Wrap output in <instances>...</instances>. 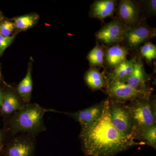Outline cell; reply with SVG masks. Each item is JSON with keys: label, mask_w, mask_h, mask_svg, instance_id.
<instances>
[{"label": "cell", "mask_w": 156, "mask_h": 156, "mask_svg": "<svg viewBox=\"0 0 156 156\" xmlns=\"http://www.w3.org/2000/svg\"><path fill=\"white\" fill-rule=\"evenodd\" d=\"M145 6V9L148 14L155 15L156 13V0H148L143 1Z\"/></svg>", "instance_id": "obj_24"}, {"label": "cell", "mask_w": 156, "mask_h": 156, "mask_svg": "<svg viewBox=\"0 0 156 156\" xmlns=\"http://www.w3.org/2000/svg\"><path fill=\"white\" fill-rule=\"evenodd\" d=\"M15 27L14 23L5 20L0 25V34L4 37H9Z\"/></svg>", "instance_id": "obj_22"}, {"label": "cell", "mask_w": 156, "mask_h": 156, "mask_svg": "<svg viewBox=\"0 0 156 156\" xmlns=\"http://www.w3.org/2000/svg\"><path fill=\"white\" fill-rule=\"evenodd\" d=\"M115 0H97L90 6L89 15L92 18L103 20L113 16L116 9Z\"/></svg>", "instance_id": "obj_12"}, {"label": "cell", "mask_w": 156, "mask_h": 156, "mask_svg": "<svg viewBox=\"0 0 156 156\" xmlns=\"http://www.w3.org/2000/svg\"><path fill=\"white\" fill-rule=\"evenodd\" d=\"M33 136L23 134L15 136L5 149V156H33L35 149Z\"/></svg>", "instance_id": "obj_8"}, {"label": "cell", "mask_w": 156, "mask_h": 156, "mask_svg": "<svg viewBox=\"0 0 156 156\" xmlns=\"http://www.w3.org/2000/svg\"><path fill=\"white\" fill-rule=\"evenodd\" d=\"M141 55L145 58L147 62L151 64L152 61L156 58V47L151 42H147L140 48Z\"/></svg>", "instance_id": "obj_21"}, {"label": "cell", "mask_w": 156, "mask_h": 156, "mask_svg": "<svg viewBox=\"0 0 156 156\" xmlns=\"http://www.w3.org/2000/svg\"><path fill=\"white\" fill-rule=\"evenodd\" d=\"M33 90V80L30 69L22 80L17 85V91L23 103H30Z\"/></svg>", "instance_id": "obj_17"}, {"label": "cell", "mask_w": 156, "mask_h": 156, "mask_svg": "<svg viewBox=\"0 0 156 156\" xmlns=\"http://www.w3.org/2000/svg\"><path fill=\"white\" fill-rule=\"evenodd\" d=\"M14 39V36L4 37L0 34V55L11 45Z\"/></svg>", "instance_id": "obj_23"}, {"label": "cell", "mask_w": 156, "mask_h": 156, "mask_svg": "<svg viewBox=\"0 0 156 156\" xmlns=\"http://www.w3.org/2000/svg\"><path fill=\"white\" fill-rule=\"evenodd\" d=\"M117 16L127 27L139 22L140 10L137 3L131 0L120 1L117 7Z\"/></svg>", "instance_id": "obj_10"}, {"label": "cell", "mask_w": 156, "mask_h": 156, "mask_svg": "<svg viewBox=\"0 0 156 156\" xmlns=\"http://www.w3.org/2000/svg\"><path fill=\"white\" fill-rule=\"evenodd\" d=\"M128 27L119 19H115L104 25L96 32L95 37L98 41L107 45H111L124 41Z\"/></svg>", "instance_id": "obj_7"}, {"label": "cell", "mask_w": 156, "mask_h": 156, "mask_svg": "<svg viewBox=\"0 0 156 156\" xmlns=\"http://www.w3.org/2000/svg\"><path fill=\"white\" fill-rule=\"evenodd\" d=\"M82 150L87 156H113L134 146L144 145L132 136H126L112 126L109 110V99L105 100L103 114L88 130L81 131Z\"/></svg>", "instance_id": "obj_1"}, {"label": "cell", "mask_w": 156, "mask_h": 156, "mask_svg": "<svg viewBox=\"0 0 156 156\" xmlns=\"http://www.w3.org/2000/svg\"><path fill=\"white\" fill-rule=\"evenodd\" d=\"M1 78H2V73H1V69H0V80H1Z\"/></svg>", "instance_id": "obj_27"}, {"label": "cell", "mask_w": 156, "mask_h": 156, "mask_svg": "<svg viewBox=\"0 0 156 156\" xmlns=\"http://www.w3.org/2000/svg\"><path fill=\"white\" fill-rule=\"evenodd\" d=\"M3 98H4V92L0 87V107L2 106V104Z\"/></svg>", "instance_id": "obj_26"}, {"label": "cell", "mask_w": 156, "mask_h": 156, "mask_svg": "<svg viewBox=\"0 0 156 156\" xmlns=\"http://www.w3.org/2000/svg\"><path fill=\"white\" fill-rule=\"evenodd\" d=\"M156 124L147 127L136 133V140L156 149Z\"/></svg>", "instance_id": "obj_18"}, {"label": "cell", "mask_w": 156, "mask_h": 156, "mask_svg": "<svg viewBox=\"0 0 156 156\" xmlns=\"http://www.w3.org/2000/svg\"><path fill=\"white\" fill-rule=\"evenodd\" d=\"M156 28L151 27L140 21L135 25L129 27L126 29L124 41L128 47L136 49L140 45L155 37Z\"/></svg>", "instance_id": "obj_6"}, {"label": "cell", "mask_w": 156, "mask_h": 156, "mask_svg": "<svg viewBox=\"0 0 156 156\" xmlns=\"http://www.w3.org/2000/svg\"><path fill=\"white\" fill-rule=\"evenodd\" d=\"M106 92L110 99L121 104L138 98H150L151 93L138 91L126 83L106 81Z\"/></svg>", "instance_id": "obj_5"}, {"label": "cell", "mask_w": 156, "mask_h": 156, "mask_svg": "<svg viewBox=\"0 0 156 156\" xmlns=\"http://www.w3.org/2000/svg\"><path fill=\"white\" fill-rule=\"evenodd\" d=\"M137 58L134 57L126 60L107 75L106 81L126 83L134 70Z\"/></svg>", "instance_id": "obj_13"}, {"label": "cell", "mask_w": 156, "mask_h": 156, "mask_svg": "<svg viewBox=\"0 0 156 156\" xmlns=\"http://www.w3.org/2000/svg\"><path fill=\"white\" fill-rule=\"evenodd\" d=\"M105 54V51L103 48L98 44H96L87 57L91 67H102L104 63Z\"/></svg>", "instance_id": "obj_19"}, {"label": "cell", "mask_w": 156, "mask_h": 156, "mask_svg": "<svg viewBox=\"0 0 156 156\" xmlns=\"http://www.w3.org/2000/svg\"><path fill=\"white\" fill-rule=\"evenodd\" d=\"M24 105L12 91L4 92L3 102L0 107L1 115L3 116L11 115L22 108Z\"/></svg>", "instance_id": "obj_15"}, {"label": "cell", "mask_w": 156, "mask_h": 156, "mask_svg": "<svg viewBox=\"0 0 156 156\" xmlns=\"http://www.w3.org/2000/svg\"><path fill=\"white\" fill-rule=\"evenodd\" d=\"M109 110L112 126L124 135L135 138L132 118L126 105L109 99Z\"/></svg>", "instance_id": "obj_4"}, {"label": "cell", "mask_w": 156, "mask_h": 156, "mask_svg": "<svg viewBox=\"0 0 156 156\" xmlns=\"http://www.w3.org/2000/svg\"><path fill=\"white\" fill-rule=\"evenodd\" d=\"M57 112L53 109L44 108L36 103L27 104L18 111L11 115L6 124V131L11 136L18 133L34 136L46 131L44 116L47 112Z\"/></svg>", "instance_id": "obj_2"}, {"label": "cell", "mask_w": 156, "mask_h": 156, "mask_svg": "<svg viewBox=\"0 0 156 156\" xmlns=\"http://www.w3.org/2000/svg\"><path fill=\"white\" fill-rule=\"evenodd\" d=\"M105 100L88 108L73 113H66L75 119L81 127V131L88 130L100 119L104 111Z\"/></svg>", "instance_id": "obj_9"}, {"label": "cell", "mask_w": 156, "mask_h": 156, "mask_svg": "<svg viewBox=\"0 0 156 156\" xmlns=\"http://www.w3.org/2000/svg\"><path fill=\"white\" fill-rule=\"evenodd\" d=\"M128 49L119 44L114 45L107 49L105 54L104 62L109 67L114 69L127 60Z\"/></svg>", "instance_id": "obj_14"}, {"label": "cell", "mask_w": 156, "mask_h": 156, "mask_svg": "<svg viewBox=\"0 0 156 156\" xmlns=\"http://www.w3.org/2000/svg\"><path fill=\"white\" fill-rule=\"evenodd\" d=\"M149 79L144 65L139 59L136 60L134 70L126 83L138 91L152 93L151 89L147 84Z\"/></svg>", "instance_id": "obj_11"}, {"label": "cell", "mask_w": 156, "mask_h": 156, "mask_svg": "<svg viewBox=\"0 0 156 156\" xmlns=\"http://www.w3.org/2000/svg\"><path fill=\"white\" fill-rule=\"evenodd\" d=\"M38 19L39 16L36 14H28L17 17L14 23L16 28L26 30L33 26Z\"/></svg>", "instance_id": "obj_20"}, {"label": "cell", "mask_w": 156, "mask_h": 156, "mask_svg": "<svg viewBox=\"0 0 156 156\" xmlns=\"http://www.w3.org/2000/svg\"><path fill=\"white\" fill-rule=\"evenodd\" d=\"M150 99L138 98L126 105L132 118L135 137L140 131L156 124V102Z\"/></svg>", "instance_id": "obj_3"}, {"label": "cell", "mask_w": 156, "mask_h": 156, "mask_svg": "<svg viewBox=\"0 0 156 156\" xmlns=\"http://www.w3.org/2000/svg\"><path fill=\"white\" fill-rule=\"evenodd\" d=\"M6 134L5 130L0 129V151L2 150L5 145Z\"/></svg>", "instance_id": "obj_25"}, {"label": "cell", "mask_w": 156, "mask_h": 156, "mask_svg": "<svg viewBox=\"0 0 156 156\" xmlns=\"http://www.w3.org/2000/svg\"><path fill=\"white\" fill-rule=\"evenodd\" d=\"M84 79L89 89L94 91L101 89L106 84V80L103 75L96 67L89 69L85 74Z\"/></svg>", "instance_id": "obj_16"}]
</instances>
